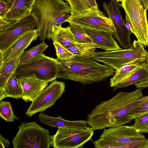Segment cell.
<instances>
[{
	"mask_svg": "<svg viewBox=\"0 0 148 148\" xmlns=\"http://www.w3.org/2000/svg\"><path fill=\"white\" fill-rule=\"evenodd\" d=\"M41 123L47 125L50 127H86L87 122L86 120L70 121L63 119L60 116L53 117L41 112L38 116Z\"/></svg>",
	"mask_w": 148,
	"mask_h": 148,
	"instance_id": "cell-18",
	"label": "cell"
},
{
	"mask_svg": "<svg viewBox=\"0 0 148 148\" xmlns=\"http://www.w3.org/2000/svg\"><path fill=\"white\" fill-rule=\"evenodd\" d=\"M143 88L130 92L121 91L107 100L100 102L88 115V125L94 130L116 127L130 123L132 111L145 96Z\"/></svg>",
	"mask_w": 148,
	"mask_h": 148,
	"instance_id": "cell-1",
	"label": "cell"
},
{
	"mask_svg": "<svg viewBox=\"0 0 148 148\" xmlns=\"http://www.w3.org/2000/svg\"><path fill=\"white\" fill-rule=\"evenodd\" d=\"M134 119L133 126L141 133H148V112Z\"/></svg>",
	"mask_w": 148,
	"mask_h": 148,
	"instance_id": "cell-31",
	"label": "cell"
},
{
	"mask_svg": "<svg viewBox=\"0 0 148 148\" xmlns=\"http://www.w3.org/2000/svg\"><path fill=\"white\" fill-rule=\"evenodd\" d=\"M58 78L79 82L84 85L103 81L112 75L114 69L101 64L91 58L76 56L70 60H59Z\"/></svg>",
	"mask_w": 148,
	"mask_h": 148,
	"instance_id": "cell-2",
	"label": "cell"
},
{
	"mask_svg": "<svg viewBox=\"0 0 148 148\" xmlns=\"http://www.w3.org/2000/svg\"><path fill=\"white\" fill-rule=\"evenodd\" d=\"M0 116L6 122H13L14 119H18L14 114L10 102L0 101Z\"/></svg>",
	"mask_w": 148,
	"mask_h": 148,
	"instance_id": "cell-27",
	"label": "cell"
},
{
	"mask_svg": "<svg viewBox=\"0 0 148 148\" xmlns=\"http://www.w3.org/2000/svg\"><path fill=\"white\" fill-rule=\"evenodd\" d=\"M69 4L71 14L90 11H99L96 0H64Z\"/></svg>",
	"mask_w": 148,
	"mask_h": 148,
	"instance_id": "cell-22",
	"label": "cell"
},
{
	"mask_svg": "<svg viewBox=\"0 0 148 148\" xmlns=\"http://www.w3.org/2000/svg\"></svg>",
	"mask_w": 148,
	"mask_h": 148,
	"instance_id": "cell-41",
	"label": "cell"
},
{
	"mask_svg": "<svg viewBox=\"0 0 148 148\" xmlns=\"http://www.w3.org/2000/svg\"><path fill=\"white\" fill-rule=\"evenodd\" d=\"M11 4V0L9 1L0 0V18H5Z\"/></svg>",
	"mask_w": 148,
	"mask_h": 148,
	"instance_id": "cell-32",
	"label": "cell"
},
{
	"mask_svg": "<svg viewBox=\"0 0 148 148\" xmlns=\"http://www.w3.org/2000/svg\"><path fill=\"white\" fill-rule=\"evenodd\" d=\"M5 0L7 1H10L11 0Z\"/></svg>",
	"mask_w": 148,
	"mask_h": 148,
	"instance_id": "cell-40",
	"label": "cell"
},
{
	"mask_svg": "<svg viewBox=\"0 0 148 148\" xmlns=\"http://www.w3.org/2000/svg\"><path fill=\"white\" fill-rule=\"evenodd\" d=\"M92 127H58L56 134L51 136V146L54 148H83L92 139L94 134Z\"/></svg>",
	"mask_w": 148,
	"mask_h": 148,
	"instance_id": "cell-8",
	"label": "cell"
},
{
	"mask_svg": "<svg viewBox=\"0 0 148 148\" xmlns=\"http://www.w3.org/2000/svg\"><path fill=\"white\" fill-rule=\"evenodd\" d=\"M136 88H145L148 86V79L134 84Z\"/></svg>",
	"mask_w": 148,
	"mask_h": 148,
	"instance_id": "cell-34",
	"label": "cell"
},
{
	"mask_svg": "<svg viewBox=\"0 0 148 148\" xmlns=\"http://www.w3.org/2000/svg\"><path fill=\"white\" fill-rule=\"evenodd\" d=\"M103 6L113 25L114 31L112 35L124 49L132 47L130 35L132 32L127 27L126 22L122 17L119 9L121 4L116 0H110L108 4L104 2Z\"/></svg>",
	"mask_w": 148,
	"mask_h": 148,
	"instance_id": "cell-11",
	"label": "cell"
},
{
	"mask_svg": "<svg viewBox=\"0 0 148 148\" xmlns=\"http://www.w3.org/2000/svg\"><path fill=\"white\" fill-rule=\"evenodd\" d=\"M68 50L79 58H92L93 53L99 47L92 42H76L74 45L65 47Z\"/></svg>",
	"mask_w": 148,
	"mask_h": 148,
	"instance_id": "cell-23",
	"label": "cell"
},
{
	"mask_svg": "<svg viewBox=\"0 0 148 148\" xmlns=\"http://www.w3.org/2000/svg\"><path fill=\"white\" fill-rule=\"evenodd\" d=\"M50 38L66 47L75 44L76 42L69 26L63 27L61 26H55L50 35Z\"/></svg>",
	"mask_w": 148,
	"mask_h": 148,
	"instance_id": "cell-20",
	"label": "cell"
},
{
	"mask_svg": "<svg viewBox=\"0 0 148 148\" xmlns=\"http://www.w3.org/2000/svg\"><path fill=\"white\" fill-rule=\"evenodd\" d=\"M36 0H11L10 7L5 18L16 21L31 14Z\"/></svg>",
	"mask_w": 148,
	"mask_h": 148,
	"instance_id": "cell-17",
	"label": "cell"
},
{
	"mask_svg": "<svg viewBox=\"0 0 148 148\" xmlns=\"http://www.w3.org/2000/svg\"><path fill=\"white\" fill-rule=\"evenodd\" d=\"M6 97L17 99L22 98L23 89L20 82L17 78L15 72L10 76L4 87Z\"/></svg>",
	"mask_w": 148,
	"mask_h": 148,
	"instance_id": "cell-24",
	"label": "cell"
},
{
	"mask_svg": "<svg viewBox=\"0 0 148 148\" xmlns=\"http://www.w3.org/2000/svg\"><path fill=\"white\" fill-rule=\"evenodd\" d=\"M69 24L70 30L73 35L76 42L92 43L90 38L85 32L84 28L73 23Z\"/></svg>",
	"mask_w": 148,
	"mask_h": 148,
	"instance_id": "cell-28",
	"label": "cell"
},
{
	"mask_svg": "<svg viewBox=\"0 0 148 148\" xmlns=\"http://www.w3.org/2000/svg\"><path fill=\"white\" fill-rule=\"evenodd\" d=\"M145 62L148 66V53L146 57Z\"/></svg>",
	"mask_w": 148,
	"mask_h": 148,
	"instance_id": "cell-39",
	"label": "cell"
},
{
	"mask_svg": "<svg viewBox=\"0 0 148 148\" xmlns=\"http://www.w3.org/2000/svg\"><path fill=\"white\" fill-rule=\"evenodd\" d=\"M5 147L3 143L0 142V148H5Z\"/></svg>",
	"mask_w": 148,
	"mask_h": 148,
	"instance_id": "cell-38",
	"label": "cell"
},
{
	"mask_svg": "<svg viewBox=\"0 0 148 148\" xmlns=\"http://www.w3.org/2000/svg\"><path fill=\"white\" fill-rule=\"evenodd\" d=\"M99 137L92 141L95 148H124L127 144L145 139V136L133 126L124 125L104 128Z\"/></svg>",
	"mask_w": 148,
	"mask_h": 148,
	"instance_id": "cell-6",
	"label": "cell"
},
{
	"mask_svg": "<svg viewBox=\"0 0 148 148\" xmlns=\"http://www.w3.org/2000/svg\"><path fill=\"white\" fill-rule=\"evenodd\" d=\"M148 112V95L144 96L142 101L132 111L131 115L133 119Z\"/></svg>",
	"mask_w": 148,
	"mask_h": 148,
	"instance_id": "cell-30",
	"label": "cell"
},
{
	"mask_svg": "<svg viewBox=\"0 0 148 148\" xmlns=\"http://www.w3.org/2000/svg\"><path fill=\"white\" fill-rule=\"evenodd\" d=\"M14 21H8L4 18H0V32L4 31Z\"/></svg>",
	"mask_w": 148,
	"mask_h": 148,
	"instance_id": "cell-33",
	"label": "cell"
},
{
	"mask_svg": "<svg viewBox=\"0 0 148 148\" xmlns=\"http://www.w3.org/2000/svg\"><path fill=\"white\" fill-rule=\"evenodd\" d=\"M19 131L12 140L14 148H49L51 136L48 130L36 122L21 123Z\"/></svg>",
	"mask_w": 148,
	"mask_h": 148,
	"instance_id": "cell-7",
	"label": "cell"
},
{
	"mask_svg": "<svg viewBox=\"0 0 148 148\" xmlns=\"http://www.w3.org/2000/svg\"><path fill=\"white\" fill-rule=\"evenodd\" d=\"M18 79L23 89L22 99L26 102L32 101L47 87L49 83L30 77Z\"/></svg>",
	"mask_w": 148,
	"mask_h": 148,
	"instance_id": "cell-15",
	"label": "cell"
},
{
	"mask_svg": "<svg viewBox=\"0 0 148 148\" xmlns=\"http://www.w3.org/2000/svg\"><path fill=\"white\" fill-rule=\"evenodd\" d=\"M24 50L14 58L3 62L0 65V89H3L9 79L15 72L19 64L21 56Z\"/></svg>",
	"mask_w": 148,
	"mask_h": 148,
	"instance_id": "cell-21",
	"label": "cell"
},
{
	"mask_svg": "<svg viewBox=\"0 0 148 148\" xmlns=\"http://www.w3.org/2000/svg\"><path fill=\"white\" fill-rule=\"evenodd\" d=\"M66 22L84 28L105 31L112 35L114 31L111 19L100 10L71 14Z\"/></svg>",
	"mask_w": 148,
	"mask_h": 148,
	"instance_id": "cell-10",
	"label": "cell"
},
{
	"mask_svg": "<svg viewBox=\"0 0 148 148\" xmlns=\"http://www.w3.org/2000/svg\"><path fill=\"white\" fill-rule=\"evenodd\" d=\"M36 27L31 14L14 21L0 32V51L3 52L21 36Z\"/></svg>",
	"mask_w": 148,
	"mask_h": 148,
	"instance_id": "cell-13",
	"label": "cell"
},
{
	"mask_svg": "<svg viewBox=\"0 0 148 148\" xmlns=\"http://www.w3.org/2000/svg\"><path fill=\"white\" fill-rule=\"evenodd\" d=\"M132 47L128 49L94 52L92 58L117 69L122 66L137 61L141 63L145 61L148 52L138 40H134Z\"/></svg>",
	"mask_w": 148,
	"mask_h": 148,
	"instance_id": "cell-5",
	"label": "cell"
},
{
	"mask_svg": "<svg viewBox=\"0 0 148 148\" xmlns=\"http://www.w3.org/2000/svg\"><path fill=\"white\" fill-rule=\"evenodd\" d=\"M6 97L4 90L0 89V101H1L2 99Z\"/></svg>",
	"mask_w": 148,
	"mask_h": 148,
	"instance_id": "cell-37",
	"label": "cell"
},
{
	"mask_svg": "<svg viewBox=\"0 0 148 148\" xmlns=\"http://www.w3.org/2000/svg\"><path fill=\"white\" fill-rule=\"evenodd\" d=\"M38 37L37 29L25 34L7 49L3 52L1 51L3 62L7 61L16 56L24 50L33 41L36 40Z\"/></svg>",
	"mask_w": 148,
	"mask_h": 148,
	"instance_id": "cell-14",
	"label": "cell"
},
{
	"mask_svg": "<svg viewBox=\"0 0 148 148\" xmlns=\"http://www.w3.org/2000/svg\"><path fill=\"white\" fill-rule=\"evenodd\" d=\"M128 17L131 31L144 46H148V24L146 10L139 0H119Z\"/></svg>",
	"mask_w": 148,
	"mask_h": 148,
	"instance_id": "cell-9",
	"label": "cell"
},
{
	"mask_svg": "<svg viewBox=\"0 0 148 148\" xmlns=\"http://www.w3.org/2000/svg\"><path fill=\"white\" fill-rule=\"evenodd\" d=\"M148 79V66L144 62L140 63L130 75L120 82L113 88V90Z\"/></svg>",
	"mask_w": 148,
	"mask_h": 148,
	"instance_id": "cell-19",
	"label": "cell"
},
{
	"mask_svg": "<svg viewBox=\"0 0 148 148\" xmlns=\"http://www.w3.org/2000/svg\"><path fill=\"white\" fill-rule=\"evenodd\" d=\"M69 13V3L62 0H36L31 14L36 23L40 40H50L53 27L66 22Z\"/></svg>",
	"mask_w": 148,
	"mask_h": 148,
	"instance_id": "cell-3",
	"label": "cell"
},
{
	"mask_svg": "<svg viewBox=\"0 0 148 148\" xmlns=\"http://www.w3.org/2000/svg\"><path fill=\"white\" fill-rule=\"evenodd\" d=\"M84 29L86 33L91 39L92 42L97 45L99 48L106 51L121 49L112 35L109 33L102 31Z\"/></svg>",
	"mask_w": 148,
	"mask_h": 148,
	"instance_id": "cell-16",
	"label": "cell"
},
{
	"mask_svg": "<svg viewBox=\"0 0 148 148\" xmlns=\"http://www.w3.org/2000/svg\"><path fill=\"white\" fill-rule=\"evenodd\" d=\"M141 5L144 10H147L148 9V0H139Z\"/></svg>",
	"mask_w": 148,
	"mask_h": 148,
	"instance_id": "cell-36",
	"label": "cell"
},
{
	"mask_svg": "<svg viewBox=\"0 0 148 148\" xmlns=\"http://www.w3.org/2000/svg\"><path fill=\"white\" fill-rule=\"evenodd\" d=\"M53 43L56 50L57 59L60 60L71 59L76 56L68 50L60 43L53 41Z\"/></svg>",
	"mask_w": 148,
	"mask_h": 148,
	"instance_id": "cell-29",
	"label": "cell"
},
{
	"mask_svg": "<svg viewBox=\"0 0 148 148\" xmlns=\"http://www.w3.org/2000/svg\"><path fill=\"white\" fill-rule=\"evenodd\" d=\"M65 91L64 82L56 80L52 81L32 101L26 115L30 117L37 112L44 111L60 98Z\"/></svg>",
	"mask_w": 148,
	"mask_h": 148,
	"instance_id": "cell-12",
	"label": "cell"
},
{
	"mask_svg": "<svg viewBox=\"0 0 148 148\" xmlns=\"http://www.w3.org/2000/svg\"><path fill=\"white\" fill-rule=\"evenodd\" d=\"M0 142L3 143L5 147H8L10 144L9 141L4 138L1 134H0Z\"/></svg>",
	"mask_w": 148,
	"mask_h": 148,
	"instance_id": "cell-35",
	"label": "cell"
},
{
	"mask_svg": "<svg viewBox=\"0 0 148 148\" xmlns=\"http://www.w3.org/2000/svg\"><path fill=\"white\" fill-rule=\"evenodd\" d=\"M140 63L136 61L116 69L113 77L110 79V86L113 88L120 82L130 75Z\"/></svg>",
	"mask_w": 148,
	"mask_h": 148,
	"instance_id": "cell-25",
	"label": "cell"
},
{
	"mask_svg": "<svg viewBox=\"0 0 148 148\" xmlns=\"http://www.w3.org/2000/svg\"><path fill=\"white\" fill-rule=\"evenodd\" d=\"M48 45L44 41L39 44L24 52L22 54L19 64L28 62L33 59L42 54Z\"/></svg>",
	"mask_w": 148,
	"mask_h": 148,
	"instance_id": "cell-26",
	"label": "cell"
},
{
	"mask_svg": "<svg viewBox=\"0 0 148 148\" xmlns=\"http://www.w3.org/2000/svg\"><path fill=\"white\" fill-rule=\"evenodd\" d=\"M59 60L43 53L24 64H19L15 73L17 78L30 77L49 82L58 78Z\"/></svg>",
	"mask_w": 148,
	"mask_h": 148,
	"instance_id": "cell-4",
	"label": "cell"
}]
</instances>
